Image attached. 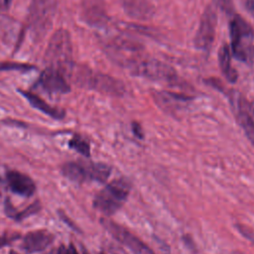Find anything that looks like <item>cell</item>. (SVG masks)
<instances>
[{
    "mask_svg": "<svg viewBox=\"0 0 254 254\" xmlns=\"http://www.w3.org/2000/svg\"><path fill=\"white\" fill-rule=\"evenodd\" d=\"M46 67L54 68L68 74L72 69V45L69 33L59 29L51 37L44 56Z\"/></svg>",
    "mask_w": 254,
    "mask_h": 254,
    "instance_id": "6da1fadb",
    "label": "cell"
},
{
    "mask_svg": "<svg viewBox=\"0 0 254 254\" xmlns=\"http://www.w3.org/2000/svg\"><path fill=\"white\" fill-rule=\"evenodd\" d=\"M131 183L126 178H119L101 190L93 200V206L105 215L115 213L127 199Z\"/></svg>",
    "mask_w": 254,
    "mask_h": 254,
    "instance_id": "7a4b0ae2",
    "label": "cell"
},
{
    "mask_svg": "<svg viewBox=\"0 0 254 254\" xmlns=\"http://www.w3.org/2000/svg\"><path fill=\"white\" fill-rule=\"evenodd\" d=\"M57 0H32L28 15V28L35 39H42L53 26Z\"/></svg>",
    "mask_w": 254,
    "mask_h": 254,
    "instance_id": "3957f363",
    "label": "cell"
},
{
    "mask_svg": "<svg viewBox=\"0 0 254 254\" xmlns=\"http://www.w3.org/2000/svg\"><path fill=\"white\" fill-rule=\"evenodd\" d=\"M232 54L241 62H249L254 55V33L250 25L240 16L235 15L230 21Z\"/></svg>",
    "mask_w": 254,
    "mask_h": 254,
    "instance_id": "277c9868",
    "label": "cell"
},
{
    "mask_svg": "<svg viewBox=\"0 0 254 254\" xmlns=\"http://www.w3.org/2000/svg\"><path fill=\"white\" fill-rule=\"evenodd\" d=\"M62 172L65 178L74 183L97 182L104 183L111 174V168L103 163L68 162L63 166Z\"/></svg>",
    "mask_w": 254,
    "mask_h": 254,
    "instance_id": "5b68a950",
    "label": "cell"
},
{
    "mask_svg": "<svg viewBox=\"0 0 254 254\" xmlns=\"http://www.w3.org/2000/svg\"><path fill=\"white\" fill-rule=\"evenodd\" d=\"M125 67L134 75L155 80H173L176 77V72L171 66L158 60L145 57L142 54L130 61Z\"/></svg>",
    "mask_w": 254,
    "mask_h": 254,
    "instance_id": "8992f818",
    "label": "cell"
},
{
    "mask_svg": "<svg viewBox=\"0 0 254 254\" xmlns=\"http://www.w3.org/2000/svg\"><path fill=\"white\" fill-rule=\"evenodd\" d=\"M77 79L82 85L111 95L120 96L125 92L123 82L104 73H94L91 70H81L77 74Z\"/></svg>",
    "mask_w": 254,
    "mask_h": 254,
    "instance_id": "52a82bcc",
    "label": "cell"
},
{
    "mask_svg": "<svg viewBox=\"0 0 254 254\" xmlns=\"http://www.w3.org/2000/svg\"><path fill=\"white\" fill-rule=\"evenodd\" d=\"M228 95L238 124L254 146V106L236 91H231Z\"/></svg>",
    "mask_w": 254,
    "mask_h": 254,
    "instance_id": "ba28073f",
    "label": "cell"
},
{
    "mask_svg": "<svg viewBox=\"0 0 254 254\" xmlns=\"http://www.w3.org/2000/svg\"><path fill=\"white\" fill-rule=\"evenodd\" d=\"M101 223L116 240L129 248L134 254H155L148 245L122 225L107 218L102 219Z\"/></svg>",
    "mask_w": 254,
    "mask_h": 254,
    "instance_id": "9c48e42d",
    "label": "cell"
},
{
    "mask_svg": "<svg viewBox=\"0 0 254 254\" xmlns=\"http://www.w3.org/2000/svg\"><path fill=\"white\" fill-rule=\"evenodd\" d=\"M216 23V12L213 7L208 6L201 15L199 26L194 37V45L197 49L209 51L214 41Z\"/></svg>",
    "mask_w": 254,
    "mask_h": 254,
    "instance_id": "30bf717a",
    "label": "cell"
},
{
    "mask_svg": "<svg viewBox=\"0 0 254 254\" xmlns=\"http://www.w3.org/2000/svg\"><path fill=\"white\" fill-rule=\"evenodd\" d=\"M37 86L49 94H64L70 90L65 74L60 70L50 67H46L41 73Z\"/></svg>",
    "mask_w": 254,
    "mask_h": 254,
    "instance_id": "8fae6325",
    "label": "cell"
},
{
    "mask_svg": "<svg viewBox=\"0 0 254 254\" xmlns=\"http://www.w3.org/2000/svg\"><path fill=\"white\" fill-rule=\"evenodd\" d=\"M55 239V236L52 232L46 229L34 230L28 232L23 239L22 248L27 253H36L45 250L50 246Z\"/></svg>",
    "mask_w": 254,
    "mask_h": 254,
    "instance_id": "7c38bea8",
    "label": "cell"
},
{
    "mask_svg": "<svg viewBox=\"0 0 254 254\" xmlns=\"http://www.w3.org/2000/svg\"><path fill=\"white\" fill-rule=\"evenodd\" d=\"M10 190L23 196H31L36 190L34 181L27 175L18 171H9L6 175Z\"/></svg>",
    "mask_w": 254,
    "mask_h": 254,
    "instance_id": "4fadbf2b",
    "label": "cell"
},
{
    "mask_svg": "<svg viewBox=\"0 0 254 254\" xmlns=\"http://www.w3.org/2000/svg\"><path fill=\"white\" fill-rule=\"evenodd\" d=\"M86 21L93 26L102 27L107 22L103 0H82Z\"/></svg>",
    "mask_w": 254,
    "mask_h": 254,
    "instance_id": "5bb4252c",
    "label": "cell"
},
{
    "mask_svg": "<svg viewBox=\"0 0 254 254\" xmlns=\"http://www.w3.org/2000/svg\"><path fill=\"white\" fill-rule=\"evenodd\" d=\"M19 92L29 101V103L34 108L49 115L50 117H53L55 119H62L64 117V111L63 109H60V108L50 105L49 103H47L44 99H42L37 94H35L31 91H26V90H19Z\"/></svg>",
    "mask_w": 254,
    "mask_h": 254,
    "instance_id": "9a60e30c",
    "label": "cell"
},
{
    "mask_svg": "<svg viewBox=\"0 0 254 254\" xmlns=\"http://www.w3.org/2000/svg\"><path fill=\"white\" fill-rule=\"evenodd\" d=\"M218 62L219 67L222 74L227 79V81L234 83L237 80L238 74L236 69L231 65V55L230 50L227 45H223L218 53Z\"/></svg>",
    "mask_w": 254,
    "mask_h": 254,
    "instance_id": "2e32d148",
    "label": "cell"
},
{
    "mask_svg": "<svg viewBox=\"0 0 254 254\" xmlns=\"http://www.w3.org/2000/svg\"><path fill=\"white\" fill-rule=\"evenodd\" d=\"M126 12L139 19H147L152 14V8L145 0H123Z\"/></svg>",
    "mask_w": 254,
    "mask_h": 254,
    "instance_id": "e0dca14e",
    "label": "cell"
},
{
    "mask_svg": "<svg viewBox=\"0 0 254 254\" xmlns=\"http://www.w3.org/2000/svg\"><path fill=\"white\" fill-rule=\"evenodd\" d=\"M68 146L83 156L88 157L90 155L89 143L80 135H73V137L68 142Z\"/></svg>",
    "mask_w": 254,
    "mask_h": 254,
    "instance_id": "ac0fdd59",
    "label": "cell"
},
{
    "mask_svg": "<svg viewBox=\"0 0 254 254\" xmlns=\"http://www.w3.org/2000/svg\"><path fill=\"white\" fill-rule=\"evenodd\" d=\"M35 68L34 65L28 64H21V63H1L0 64V70H21V71H28Z\"/></svg>",
    "mask_w": 254,
    "mask_h": 254,
    "instance_id": "d6986e66",
    "label": "cell"
},
{
    "mask_svg": "<svg viewBox=\"0 0 254 254\" xmlns=\"http://www.w3.org/2000/svg\"><path fill=\"white\" fill-rule=\"evenodd\" d=\"M40 209V203L38 201L34 202L33 204L29 205L27 208H25L23 211L21 212H16L15 216H14V219H17V220H20V219H23L29 215H32L34 214L35 212H37L38 210Z\"/></svg>",
    "mask_w": 254,
    "mask_h": 254,
    "instance_id": "ffe728a7",
    "label": "cell"
},
{
    "mask_svg": "<svg viewBox=\"0 0 254 254\" xmlns=\"http://www.w3.org/2000/svg\"><path fill=\"white\" fill-rule=\"evenodd\" d=\"M236 228L245 238H247L250 242L254 244V231L251 228L247 227L244 224H236Z\"/></svg>",
    "mask_w": 254,
    "mask_h": 254,
    "instance_id": "44dd1931",
    "label": "cell"
},
{
    "mask_svg": "<svg viewBox=\"0 0 254 254\" xmlns=\"http://www.w3.org/2000/svg\"><path fill=\"white\" fill-rule=\"evenodd\" d=\"M57 254H78V253H77L75 247H74L72 244H70V245L68 246V248H66L65 246H63V245H62V246L58 249Z\"/></svg>",
    "mask_w": 254,
    "mask_h": 254,
    "instance_id": "7402d4cb",
    "label": "cell"
},
{
    "mask_svg": "<svg viewBox=\"0 0 254 254\" xmlns=\"http://www.w3.org/2000/svg\"><path fill=\"white\" fill-rule=\"evenodd\" d=\"M16 238H18V236H13V237H10V236H7V235L0 236V248L9 244L11 241H13Z\"/></svg>",
    "mask_w": 254,
    "mask_h": 254,
    "instance_id": "603a6c76",
    "label": "cell"
},
{
    "mask_svg": "<svg viewBox=\"0 0 254 254\" xmlns=\"http://www.w3.org/2000/svg\"><path fill=\"white\" fill-rule=\"evenodd\" d=\"M132 129H133V132H134V134H135L137 137H139V138H143V132H142V128H141V126H140L138 123L134 122V123L132 124Z\"/></svg>",
    "mask_w": 254,
    "mask_h": 254,
    "instance_id": "cb8c5ba5",
    "label": "cell"
},
{
    "mask_svg": "<svg viewBox=\"0 0 254 254\" xmlns=\"http://www.w3.org/2000/svg\"><path fill=\"white\" fill-rule=\"evenodd\" d=\"M3 1V5L5 6V7H9V5H10V3H11V0H2Z\"/></svg>",
    "mask_w": 254,
    "mask_h": 254,
    "instance_id": "d4e9b609",
    "label": "cell"
},
{
    "mask_svg": "<svg viewBox=\"0 0 254 254\" xmlns=\"http://www.w3.org/2000/svg\"><path fill=\"white\" fill-rule=\"evenodd\" d=\"M2 6H4V5H3V1H2V0H0V8H1Z\"/></svg>",
    "mask_w": 254,
    "mask_h": 254,
    "instance_id": "484cf974",
    "label": "cell"
},
{
    "mask_svg": "<svg viewBox=\"0 0 254 254\" xmlns=\"http://www.w3.org/2000/svg\"><path fill=\"white\" fill-rule=\"evenodd\" d=\"M10 254H17V253H15V252H11Z\"/></svg>",
    "mask_w": 254,
    "mask_h": 254,
    "instance_id": "4316f807",
    "label": "cell"
},
{
    "mask_svg": "<svg viewBox=\"0 0 254 254\" xmlns=\"http://www.w3.org/2000/svg\"><path fill=\"white\" fill-rule=\"evenodd\" d=\"M0 194H1V193H0Z\"/></svg>",
    "mask_w": 254,
    "mask_h": 254,
    "instance_id": "83f0119b",
    "label": "cell"
}]
</instances>
